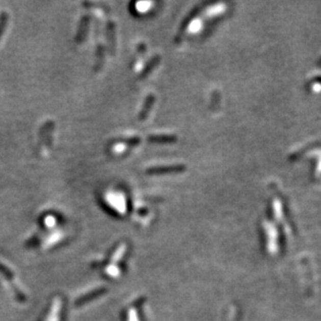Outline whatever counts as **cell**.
<instances>
[{"mask_svg": "<svg viewBox=\"0 0 321 321\" xmlns=\"http://www.w3.org/2000/svg\"><path fill=\"white\" fill-rule=\"evenodd\" d=\"M87 28H88V16H85V18L83 19L82 23H80L78 35H77V38H76V41H77L78 43H82V41L85 39Z\"/></svg>", "mask_w": 321, "mask_h": 321, "instance_id": "cell-1", "label": "cell"}, {"mask_svg": "<svg viewBox=\"0 0 321 321\" xmlns=\"http://www.w3.org/2000/svg\"><path fill=\"white\" fill-rule=\"evenodd\" d=\"M9 23V14L7 12H3L0 14V39H2L7 26Z\"/></svg>", "mask_w": 321, "mask_h": 321, "instance_id": "cell-2", "label": "cell"}, {"mask_svg": "<svg viewBox=\"0 0 321 321\" xmlns=\"http://www.w3.org/2000/svg\"><path fill=\"white\" fill-rule=\"evenodd\" d=\"M182 166H177V167H172V168H160V169H153V170H149V173H166V172H180L183 170V168H181Z\"/></svg>", "mask_w": 321, "mask_h": 321, "instance_id": "cell-3", "label": "cell"}]
</instances>
